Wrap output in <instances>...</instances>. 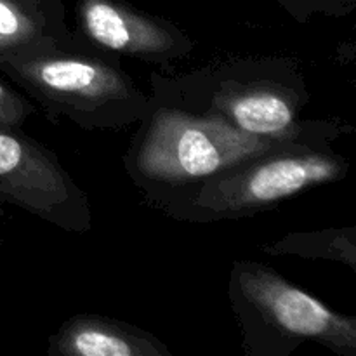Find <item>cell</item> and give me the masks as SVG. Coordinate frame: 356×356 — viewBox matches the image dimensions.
Here are the masks:
<instances>
[{
	"mask_svg": "<svg viewBox=\"0 0 356 356\" xmlns=\"http://www.w3.org/2000/svg\"><path fill=\"white\" fill-rule=\"evenodd\" d=\"M149 86L155 99L214 115L245 134L271 141L336 143L355 132L341 118H301L309 90L296 58L249 56L209 63L188 73L153 72Z\"/></svg>",
	"mask_w": 356,
	"mask_h": 356,
	"instance_id": "1",
	"label": "cell"
},
{
	"mask_svg": "<svg viewBox=\"0 0 356 356\" xmlns=\"http://www.w3.org/2000/svg\"><path fill=\"white\" fill-rule=\"evenodd\" d=\"M280 143L287 141L256 138L214 115L149 96L148 111L138 122L122 162L145 200L160 209L214 174Z\"/></svg>",
	"mask_w": 356,
	"mask_h": 356,
	"instance_id": "2",
	"label": "cell"
},
{
	"mask_svg": "<svg viewBox=\"0 0 356 356\" xmlns=\"http://www.w3.org/2000/svg\"><path fill=\"white\" fill-rule=\"evenodd\" d=\"M348 156L320 139H296L256 153L205 179L159 211L177 221H236L280 207L289 198L344 179Z\"/></svg>",
	"mask_w": 356,
	"mask_h": 356,
	"instance_id": "3",
	"label": "cell"
},
{
	"mask_svg": "<svg viewBox=\"0 0 356 356\" xmlns=\"http://www.w3.org/2000/svg\"><path fill=\"white\" fill-rule=\"evenodd\" d=\"M0 73L49 117H63L83 131H122L138 124L149 108V94L120 59L79 42L44 54L3 58Z\"/></svg>",
	"mask_w": 356,
	"mask_h": 356,
	"instance_id": "4",
	"label": "cell"
},
{
	"mask_svg": "<svg viewBox=\"0 0 356 356\" xmlns=\"http://www.w3.org/2000/svg\"><path fill=\"white\" fill-rule=\"evenodd\" d=\"M228 299L247 356H291L308 343L356 356V316L334 312L266 264L236 259Z\"/></svg>",
	"mask_w": 356,
	"mask_h": 356,
	"instance_id": "5",
	"label": "cell"
},
{
	"mask_svg": "<svg viewBox=\"0 0 356 356\" xmlns=\"http://www.w3.org/2000/svg\"><path fill=\"white\" fill-rule=\"evenodd\" d=\"M0 205L21 209L63 232L92 228V209L49 146L23 129L0 127Z\"/></svg>",
	"mask_w": 356,
	"mask_h": 356,
	"instance_id": "6",
	"label": "cell"
},
{
	"mask_svg": "<svg viewBox=\"0 0 356 356\" xmlns=\"http://www.w3.org/2000/svg\"><path fill=\"white\" fill-rule=\"evenodd\" d=\"M75 40L111 58H132L170 72L190 58L195 40L165 17L127 0H76Z\"/></svg>",
	"mask_w": 356,
	"mask_h": 356,
	"instance_id": "7",
	"label": "cell"
},
{
	"mask_svg": "<svg viewBox=\"0 0 356 356\" xmlns=\"http://www.w3.org/2000/svg\"><path fill=\"white\" fill-rule=\"evenodd\" d=\"M51 356H172L162 339L138 325L97 313H76L49 337Z\"/></svg>",
	"mask_w": 356,
	"mask_h": 356,
	"instance_id": "8",
	"label": "cell"
},
{
	"mask_svg": "<svg viewBox=\"0 0 356 356\" xmlns=\"http://www.w3.org/2000/svg\"><path fill=\"white\" fill-rule=\"evenodd\" d=\"M76 44L63 0H0V59Z\"/></svg>",
	"mask_w": 356,
	"mask_h": 356,
	"instance_id": "9",
	"label": "cell"
},
{
	"mask_svg": "<svg viewBox=\"0 0 356 356\" xmlns=\"http://www.w3.org/2000/svg\"><path fill=\"white\" fill-rule=\"evenodd\" d=\"M268 256H294L301 259H325L356 271V228H327L316 232H291L259 247Z\"/></svg>",
	"mask_w": 356,
	"mask_h": 356,
	"instance_id": "10",
	"label": "cell"
},
{
	"mask_svg": "<svg viewBox=\"0 0 356 356\" xmlns=\"http://www.w3.org/2000/svg\"><path fill=\"white\" fill-rule=\"evenodd\" d=\"M0 73V127L23 129V125L37 113V103L21 89L13 86Z\"/></svg>",
	"mask_w": 356,
	"mask_h": 356,
	"instance_id": "11",
	"label": "cell"
},
{
	"mask_svg": "<svg viewBox=\"0 0 356 356\" xmlns=\"http://www.w3.org/2000/svg\"><path fill=\"white\" fill-rule=\"evenodd\" d=\"M280 6L296 21L306 23L316 14L330 17L348 16L356 9V0H280Z\"/></svg>",
	"mask_w": 356,
	"mask_h": 356,
	"instance_id": "12",
	"label": "cell"
},
{
	"mask_svg": "<svg viewBox=\"0 0 356 356\" xmlns=\"http://www.w3.org/2000/svg\"><path fill=\"white\" fill-rule=\"evenodd\" d=\"M3 214V211H2V207H0V216H2Z\"/></svg>",
	"mask_w": 356,
	"mask_h": 356,
	"instance_id": "13",
	"label": "cell"
}]
</instances>
